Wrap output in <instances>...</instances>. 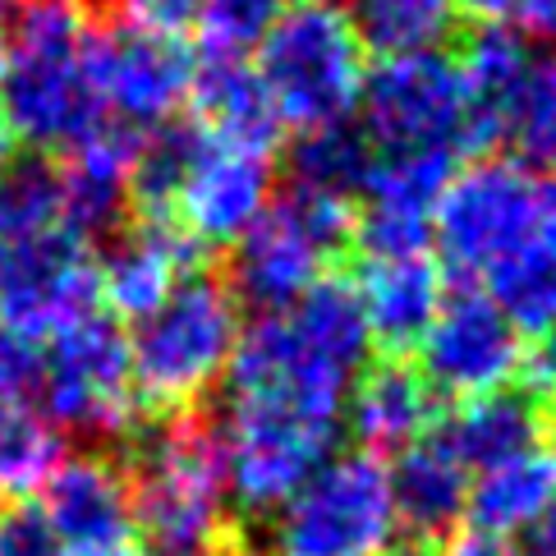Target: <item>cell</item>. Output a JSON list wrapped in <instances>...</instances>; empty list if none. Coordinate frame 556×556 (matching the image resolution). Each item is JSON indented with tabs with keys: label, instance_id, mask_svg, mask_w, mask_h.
I'll return each instance as SVG.
<instances>
[{
	"label": "cell",
	"instance_id": "1",
	"mask_svg": "<svg viewBox=\"0 0 556 556\" xmlns=\"http://www.w3.org/2000/svg\"><path fill=\"white\" fill-rule=\"evenodd\" d=\"M368 350L372 336L354 286L323 276L294 304L257 313V323L240 331L226 372V401L341 432L350 391L368 368Z\"/></svg>",
	"mask_w": 556,
	"mask_h": 556
},
{
	"label": "cell",
	"instance_id": "2",
	"mask_svg": "<svg viewBox=\"0 0 556 556\" xmlns=\"http://www.w3.org/2000/svg\"><path fill=\"white\" fill-rule=\"evenodd\" d=\"M134 193L189 244H240L271 203V152L216 138L198 121L166 125L148 138Z\"/></svg>",
	"mask_w": 556,
	"mask_h": 556
},
{
	"label": "cell",
	"instance_id": "3",
	"mask_svg": "<svg viewBox=\"0 0 556 556\" xmlns=\"http://www.w3.org/2000/svg\"><path fill=\"white\" fill-rule=\"evenodd\" d=\"M88 0H28L0 55V111L33 148L70 152L106 121L92 84Z\"/></svg>",
	"mask_w": 556,
	"mask_h": 556
},
{
	"label": "cell",
	"instance_id": "4",
	"mask_svg": "<svg viewBox=\"0 0 556 556\" xmlns=\"http://www.w3.org/2000/svg\"><path fill=\"white\" fill-rule=\"evenodd\" d=\"M249 65L276 125L300 129V138L350 125L364 102L368 47L341 0H290Z\"/></svg>",
	"mask_w": 556,
	"mask_h": 556
},
{
	"label": "cell",
	"instance_id": "5",
	"mask_svg": "<svg viewBox=\"0 0 556 556\" xmlns=\"http://www.w3.org/2000/svg\"><path fill=\"white\" fill-rule=\"evenodd\" d=\"M129 506L152 556H212L230 543V488L216 428L198 414H170L134 451Z\"/></svg>",
	"mask_w": 556,
	"mask_h": 556
},
{
	"label": "cell",
	"instance_id": "6",
	"mask_svg": "<svg viewBox=\"0 0 556 556\" xmlns=\"http://www.w3.org/2000/svg\"><path fill=\"white\" fill-rule=\"evenodd\" d=\"M244 317L226 281L193 271L129 336V368L143 409L189 414L230 372Z\"/></svg>",
	"mask_w": 556,
	"mask_h": 556
},
{
	"label": "cell",
	"instance_id": "7",
	"mask_svg": "<svg viewBox=\"0 0 556 556\" xmlns=\"http://www.w3.org/2000/svg\"><path fill=\"white\" fill-rule=\"evenodd\" d=\"M401 515L391 496V465L368 451H341L271 510L253 556H395Z\"/></svg>",
	"mask_w": 556,
	"mask_h": 556
},
{
	"label": "cell",
	"instance_id": "8",
	"mask_svg": "<svg viewBox=\"0 0 556 556\" xmlns=\"http://www.w3.org/2000/svg\"><path fill=\"white\" fill-rule=\"evenodd\" d=\"M88 61L106 121H121L138 134L175 125V115L193 97L198 47L185 14L156 0H121V10L97 24Z\"/></svg>",
	"mask_w": 556,
	"mask_h": 556
},
{
	"label": "cell",
	"instance_id": "9",
	"mask_svg": "<svg viewBox=\"0 0 556 556\" xmlns=\"http://www.w3.org/2000/svg\"><path fill=\"white\" fill-rule=\"evenodd\" d=\"M364 143L387 162H451L479 152L460 65L446 51H401L368 65L364 84Z\"/></svg>",
	"mask_w": 556,
	"mask_h": 556
},
{
	"label": "cell",
	"instance_id": "10",
	"mask_svg": "<svg viewBox=\"0 0 556 556\" xmlns=\"http://www.w3.org/2000/svg\"><path fill=\"white\" fill-rule=\"evenodd\" d=\"M455 65L479 148H510V162L533 175L556 170V51L506 28H479Z\"/></svg>",
	"mask_w": 556,
	"mask_h": 556
},
{
	"label": "cell",
	"instance_id": "11",
	"mask_svg": "<svg viewBox=\"0 0 556 556\" xmlns=\"http://www.w3.org/2000/svg\"><path fill=\"white\" fill-rule=\"evenodd\" d=\"M543 185L510 156H483L460 166L437 198L432 240L446 257V271L483 286L496 267L539 240Z\"/></svg>",
	"mask_w": 556,
	"mask_h": 556
},
{
	"label": "cell",
	"instance_id": "12",
	"mask_svg": "<svg viewBox=\"0 0 556 556\" xmlns=\"http://www.w3.org/2000/svg\"><path fill=\"white\" fill-rule=\"evenodd\" d=\"M37 405L55 432L84 442H121L138 428L143 401L129 368V336L115 317L92 313L51 336L47 354H37Z\"/></svg>",
	"mask_w": 556,
	"mask_h": 556
},
{
	"label": "cell",
	"instance_id": "13",
	"mask_svg": "<svg viewBox=\"0 0 556 556\" xmlns=\"http://www.w3.org/2000/svg\"><path fill=\"white\" fill-rule=\"evenodd\" d=\"M354 235V203L290 185L276 193L253 230L235 244V300L276 313L308 294Z\"/></svg>",
	"mask_w": 556,
	"mask_h": 556
},
{
	"label": "cell",
	"instance_id": "14",
	"mask_svg": "<svg viewBox=\"0 0 556 556\" xmlns=\"http://www.w3.org/2000/svg\"><path fill=\"white\" fill-rule=\"evenodd\" d=\"M419 350L424 382L455 401L506 391L515 372H525V336L479 286L446 294Z\"/></svg>",
	"mask_w": 556,
	"mask_h": 556
},
{
	"label": "cell",
	"instance_id": "15",
	"mask_svg": "<svg viewBox=\"0 0 556 556\" xmlns=\"http://www.w3.org/2000/svg\"><path fill=\"white\" fill-rule=\"evenodd\" d=\"M97 263L88 244H37L0 253V327L18 341H51L97 313Z\"/></svg>",
	"mask_w": 556,
	"mask_h": 556
},
{
	"label": "cell",
	"instance_id": "16",
	"mask_svg": "<svg viewBox=\"0 0 556 556\" xmlns=\"http://www.w3.org/2000/svg\"><path fill=\"white\" fill-rule=\"evenodd\" d=\"M37 515L47 520L51 539L65 556L74 552H102L121 547L134 533V506H129V479L125 469L97 451L61 455L42 483Z\"/></svg>",
	"mask_w": 556,
	"mask_h": 556
},
{
	"label": "cell",
	"instance_id": "17",
	"mask_svg": "<svg viewBox=\"0 0 556 556\" xmlns=\"http://www.w3.org/2000/svg\"><path fill=\"white\" fill-rule=\"evenodd\" d=\"M61 460V432L37 405V345L0 327V506L24 502Z\"/></svg>",
	"mask_w": 556,
	"mask_h": 556
},
{
	"label": "cell",
	"instance_id": "18",
	"mask_svg": "<svg viewBox=\"0 0 556 556\" xmlns=\"http://www.w3.org/2000/svg\"><path fill=\"white\" fill-rule=\"evenodd\" d=\"M354 300L368 323V336L387 345L395 359L414 350L428 336L437 308L446 300V276L442 263L428 253L409 257H364Z\"/></svg>",
	"mask_w": 556,
	"mask_h": 556
},
{
	"label": "cell",
	"instance_id": "19",
	"mask_svg": "<svg viewBox=\"0 0 556 556\" xmlns=\"http://www.w3.org/2000/svg\"><path fill=\"white\" fill-rule=\"evenodd\" d=\"M185 276H193V244L162 222H143L102 253L97 300H106L111 313L143 323L148 313H156L180 290Z\"/></svg>",
	"mask_w": 556,
	"mask_h": 556
},
{
	"label": "cell",
	"instance_id": "20",
	"mask_svg": "<svg viewBox=\"0 0 556 556\" xmlns=\"http://www.w3.org/2000/svg\"><path fill=\"white\" fill-rule=\"evenodd\" d=\"M350 432L359 437V451L382 460L387 451L401 455L419 437L437 428V391L424 382V372L405 359H382L359 372L345 405Z\"/></svg>",
	"mask_w": 556,
	"mask_h": 556
},
{
	"label": "cell",
	"instance_id": "21",
	"mask_svg": "<svg viewBox=\"0 0 556 556\" xmlns=\"http://www.w3.org/2000/svg\"><path fill=\"white\" fill-rule=\"evenodd\" d=\"M391 496L395 515H401V539L414 547H437L446 543V533L465 515L469 502V469L455 460L451 446L437 437H419L414 446H405L391 465Z\"/></svg>",
	"mask_w": 556,
	"mask_h": 556
},
{
	"label": "cell",
	"instance_id": "22",
	"mask_svg": "<svg viewBox=\"0 0 556 556\" xmlns=\"http://www.w3.org/2000/svg\"><path fill=\"white\" fill-rule=\"evenodd\" d=\"M556 502V451L529 446L510 460L479 469L469 479L465 515L473 520V533L510 543L515 533H533Z\"/></svg>",
	"mask_w": 556,
	"mask_h": 556
},
{
	"label": "cell",
	"instance_id": "23",
	"mask_svg": "<svg viewBox=\"0 0 556 556\" xmlns=\"http://www.w3.org/2000/svg\"><path fill=\"white\" fill-rule=\"evenodd\" d=\"M65 240L88 244L92 235L70 203L61 166H37V162L18 166L14 162L0 175V253L65 244Z\"/></svg>",
	"mask_w": 556,
	"mask_h": 556
},
{
	"label": "cell",
	"instance_id": "24",
	"mask_svg": "<svg viewBox=\"0 0 556 556\" xmlns=\"http://www.w3.org/2000/svg\"><path fill=\"white\" fill-rule=\"evenodd\" d=\"M539 432H543V409L529 391H492L479 395V401H460V409L446 424H437V437L469 473L492 469L510 460V455L539 446Z\"/></svg>",
	"mask_w": 556,
	"mask_h": 556
},
{
	"label": "cell",
	"instance_id": "25",
	"mask_svg": "<svg viewBox=\"0 0 556 556\" xmlns=\"http://www.w3.org/2000/svg\"><path fill=\"white\" fill-rule=\"evenodd\" d=\"M193 102H198V125L212 129L216 138H230V143L271 152L276 134H281L267 92L257 84L249 61H212V55H198Z\"/></svg>",
	"mask_w": 556,
	"mask_h": 556
},
{
	"label": "cell",
	"instance_id": "26",
	"mask_svg": "<svg viewBox=\"0 0 556 556\" xmlns=\"http://www.w3.org/2000/svg\"><path fill=\"white\" fill-rule=\"evenodd\" d=\"M460 0H345L350 24L359 28L364 47L382 55L432 51L455 24Z\"/></svg>",
	"mask_w": 556,
	"mask_h": 556
},
{
	"label": "cell",
	"instance_id": "27",
	"mask_svg": "<svg viewBox=\"0 0 556 556\" xmlns=\"http://www.w3.org/2000/svg\"><path fill=\"white\" fill-rule=\"evenodd\" d=\"M368 162H372V152L354 125L304 134L290 156V185L331 193V198H350L354 203V193H359L364 175H368Z\"/></svg>",
	"mask_w": 556,
	"mask_h": 556
},
{
	"label": "cell",
	"instance_id": "28",
	"mask_svg": "<svg viewBox=\"0 0 556 556\" xmlns=\"http://www.w3.org/2000/svg\"><path fill=\"white\" fill-rule=\"evenodd\" d=\"M290 0H203L198 14V55L212 61H249Z\"/></svg>",
	"mask_w": 556,
	"mask_h": 556
},
{
	"label": "cell",
	"instance_id": "29",
	"mask_svg": "<svg viewBox=\"0 0 556 556\" xmlns=\"http://www.w3.org/2000/svg\"><path fill=\"white\" fill-rule=\"evenodd\" d=\"M460 5L479 14L488 28L520 33L533 47L556 42V0H460Z\"/></svg>",
	"mask_w": 556,
	"mask_h": 556
},
{
	"label": "cell",
	"instance_id": "30",
	"mask_svg": "<svg viewBox=\"0 0 556 556\" xmlns=\"http://www.w3.org/2000/svg\"><path fill=\"white\" fill-rule=\"evenodd\" d=\"M0 556H65L47 520L28 502L0 506Z\"/></svg>",
	"mask_w": 556,
	"mask_h": 556
},
{
	"label": "cell",
	"instance_id": "31",
	"mask_svg": "<svg viewBox=\"0 0 556 556\" xmlns=\"http://www.w3.org/2000/svg\"><path fill=\"white\" fill-rule=\"evenodd\" d=\"M525 372H529V382L539 387V391L556 395V327L543 331V336H539V345L525 354Z\"/></svg>",
	"mask_w": 556,
	"mask_h": 556
},
{
	"label": "cell",
	"instance_id": "32",
	"mask_svg": "<svg viewBox=\"0 0 556 556\" xmlns=\"http://www.w3.org/2000/svg\"><path fill=\"white\" fill-rule=\"evenodd\" d=\"M428 556H520L510 543H502V539H488V533H455V539H446V543H437Z\"/></svg>",
	"mask_w": 556,
	"mask_h": 556
},
{
	"label": "cell",
	"instance_id": "33",
	"mask_svg": "<svg viewBox=\"0 0 556 556\" xmlns=\"http://www.w3.org/2000/svg\"><path fill=\"white\" fill-rule=\"evenodd\" d=\"M529 556H556V502L529 533Z\"/></svg>",
	"mask_w": 556,
	"mask_h": 556
},
{
	"label": "cell",
	"instance_id": "34",
	"mask_svg": "<svg viewBox=\"0 0 556 556\" xmlns=\"http://www.w3.org/2000/svg\"><path fill=\"white\" fill-rule=\"evenodd\" d=\"M24 5L28 0H0V55H5V47H10V33L18 24V14H24Z\"/></svg>",
	"mask_w": 556,
	"mask_h": 556
},
{
	"label": "cell",
	"instance_id": "35",
	"mask_svg": "<svg viewBox=\"0 0 556 556\" xmlns=\"http://www.w3.org/2000/svg\"><path fill=\"white\" fill-rule=\"evenodd\" d=\"M14 148H18V134H14V125L5 121V111H0V175L14 166Z\"/></svg>",
	"mask_w": 556,
	"mask_h": 556
},
{
	"label": "cell",
	"instance_id": "36",
	"mask_svg": "<svg viewBox=\"0 0 556 556\" xmlns=\"http://www.w3.org/2000/svg\"><path fill=\"white\" fill-rule=\"evenodd\" d=\"M74 556H152L148 547H134V543H121V547H102V552H74Z\"/></svg>",
	"mask_w": 556,
	"mask_h": 556
},
{
	"label": "cell",
	"instance_id": "37",
	"mask_svg": "<svg viewBox=\"0 0 556 556\" xmlns=\"http://www.w3.org/2000/svg\"><path fill=\"white\" fill-rule=\"evenodd\" d=\"M156 5H166V10H175V14H193L203 0H156Z\"/></svg>",
	"mask_w": 556,
	"mask_h": 556
},
{
	"label": "cell",
	"instance_id": "38",
	"mask_svg": "<svg viewBox=\"0 0 556 556\" xmlns=\"http://www.w3.org/2000/svg\"><path fill=\"white\" fill-rule=\"evenodd\" d=\"M552 442H556V409H552Z\"/></svg>",
	"mask_w": 556,
	"mask_h": 556
}]
</instances>
